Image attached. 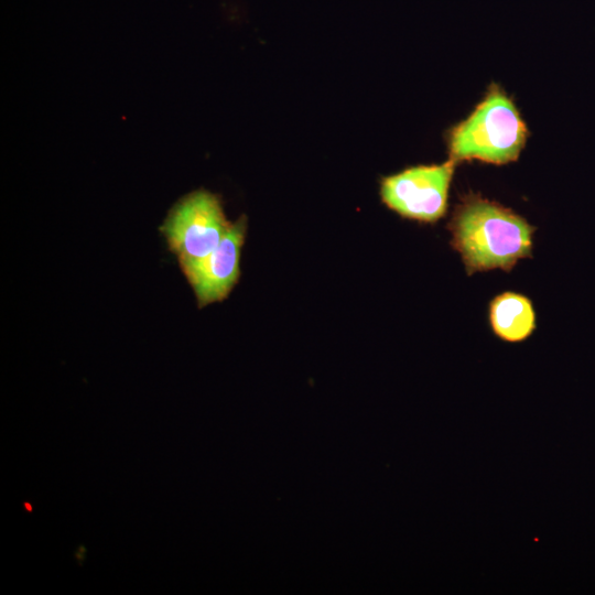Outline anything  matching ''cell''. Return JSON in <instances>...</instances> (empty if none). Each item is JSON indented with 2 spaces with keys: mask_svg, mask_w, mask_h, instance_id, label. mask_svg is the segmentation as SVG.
<instances>
[{
  "mask_svg": "<svg viewBox=\"0 0 595 595\" xmlns=\"http://www.w3.org/2000/svg\"><path fill=\"white\" fill-rule=\"evenodd\" d=\"M447 228L451 245L468 274L510 271L520 259L531 257L536 228L511 209L479 195L469 194L461 201Z\"/></svg>",
  "mask_w": 595,
  "mask_h": 595,
  "instance_id": "obj_1",
  "label": "cell"
},
{
  "mask_svg": "<svg viewBox=\"0 0 595 595\" xmlns=\"http://www.w3.org/2000/svg\"><path fill=\"white\" fill-rule=\"evenodd\" d=\"M528 130L513 101L493 84L474 111L448 134L454 162L478 160L491 164L516 161Z\"/></svg>",
  "mask_w": 595,
  "mask_h": 595,
  "instance_id": "obj_2",
  "label": "cell"
},
{
  "mask_svg": "<svg viewBox=\"0 0 595 595\" xmlns=\"http://www.w3.org/2000/svg\"><path fill=\"white\" fill-rule=\"evenodd\" d=\"M231 227L217 195L198 190L180 199L160 230L178 261L210 253Z\"/></svg>",
  "mask_w": 595,
  "mask_h": 595,
  "instance_id": "obj_3",
  "label": "cell"
},
{
  "mask_svg": "<svg viewBox=\"0 0 595 595\" xmlns=\"http://www.w3.org/2000/svg\"><path fill=\"white\" fill-rule=\"evenodd\" d=\"M456 162L418 165L385 177L382 202L400 216L421 223H435L447 209V198Z\"/></svg>",
  "mask_w": 595,
  "mask_h": 595,
  "instance_id": "obj_4",
  "label": "cell"
},
{
  "mask_svg": "<svg viewBox=\"0 0 595 595\" xmlns=\"http://www.w3.org/2000/svg\"><path fill=\"white\" fill-rule=\"evenodd\" d=\"M246 228L247 220L240 217L231 224L220 244L210 253L199 259L178 261L199 307L226 299L237 283Z\"/></svg>",
  "mask_w": 595,
  "mask_h": 595,
  "instance_id": "obj_5",
  "label": "cell"
},
{
  "mask_svg": "<svg viewBox=\"0 0 595 595\" xmlns=\"http://www.w3.org/2000/svg\"><path fill=\"white\" fill-rule=\"evenodd\" d=\"M489 323L496 336L509 343L526 340L536 329V312L530 299L504 292L489 303Z\"/></svg>",
  "mask_w": 595,
  "mask_h": 595,
  "instance_id": "obj_6",
  "label": "cell"
}]
</instances>
